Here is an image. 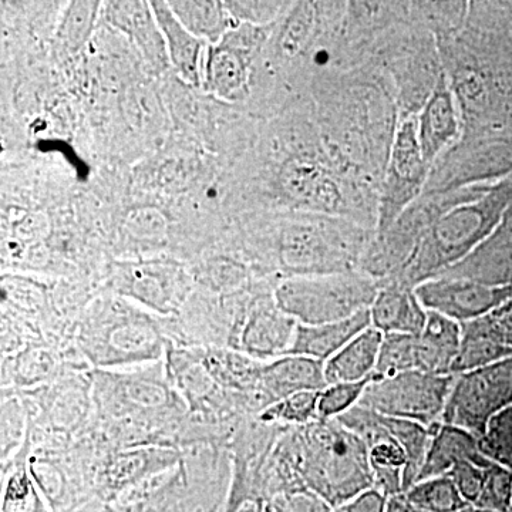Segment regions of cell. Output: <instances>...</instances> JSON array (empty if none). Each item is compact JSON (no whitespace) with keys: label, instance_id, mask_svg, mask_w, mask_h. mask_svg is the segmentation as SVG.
I'll list each match as a JSON object with an SVG mask.
<instances>
[{"label":"cell","instance_id":"6da1fadb","mask_svg":"<svg viewBox=\"0 0 512 512\" xmlns=\"http://www.w3.org/2000/svg\"><path fill=\"white\" fill-rule=\"evenodd\" d=\"M375 282L356 274L302 275L288 279L276 291V305L301 325H326L370 309Z\"/></svg>","mask_w":512,"mask_h":512},{"label":"cell","instance_id":"7a4b0ae2","mask_svg":"<svg viewBox=\"0 0 512 512\" xmlns=\"http://www.w3.org/2000/svg\"><path fill=\"white\" fill-rule=\"evenodd\" d=\"M454 380L456 375H433L421 370L372 379L359 406L433 429L443 419Z\"/></svg>","mask_w":512,"mask_h":512},{"label":"cell","instance_id":"3957f363","mask_svg":"<svg viewBox=\"0 0 512 512\" xmlns=\"http://www.w3.org/2000/svg\"><path fill=\"white\" fill-rule=\"evenodd\" d=\"M512 404V356L456 375L443 423L484 436L488 424Z\"/></svg>","mask_w":512,"mask_h":512},{"label":"cell","instance_id":"277c9868","mask_svg":"<svg viewBox=\"0 0 512 512\" xmlns=\"http://www.w3.org/2000/svg\"><path fill=\"white\" fill-rule=\"evenodd\" d=\"M316 443L313 484L330 503L342 505L372 488L375 476L365 441L346 426H326Z\"/></svg>","mask_w":512,"mask_h":512},{"label":"cell","instance_id":"5b68a950","mask_svg":"<svg viewBox=\"0 0 512 512\" xmlns=\"http://www.w3.org/2000/svg\"><path fill=\"white\" fill-rule=\"evenodd\" d=\"M430 164L421 151L417 120L407 117L394 131L380 191L377 232L384 237L416 201L429 177Z\"/></svg>","mask_w":512,"mask_h":512},{"label":"cell","instance_id":"8992f818","mask_svg":"<svg viewBox=\"0 0 512 512\" xmlns=\"http://www.w3.org/2000/svg\"><path fill=\"white\" fill-rule=\"evenodd\" d=\"M266 37L264 26L242 25L229 30L218 45L210 47L204 64V82L215 96L239 100L248 89L249 66Z\"/></svg>","mask_w":512,"mask_h":512},{"label":"cell","instance_id":"52a82bcc","mask_svg":"<svg viewBox=\"0 0 512 512\" xmlns=\"http://www.w3.org/2000/svg\"><path fill=\"white\" fill-rule=\"evenodd\" d=\"M426 311L464 323L474 322L510 295V289L466 278L426 279L414 289Z\"/></svg>","mask_w":512,"mask_h":512},{"label":"cell","instance_id":"ba28073f","mask_svg":"<svg viewBox=\"0 0 512 512\" xmlns=\"http://www.w3.org/2000/svg\"><path fill=\"white\" fill-rule=\"evenodd\" d=\"M340 229L322 227L311 222H298L284 231L281 241L282 259L289 268L316 275L345 274L349 264L345 245H336Z\"/></svg>","mask_w":512,"mask_h":512},{"label":"cell","instance_id":"9c48e42d","mask_svg":"<svg viewBox=\"0 0 512 512\" xmlns=\"http://www.w3.org/2000/svg\"><path fill=\"white\" fill-rule=\"evenodd\" d=\"M104 16L113 28L134 43L151 69L163 72L170 66L167 45L153 8L147 2H107Z\"/></svg>","mask_w":512,"mask_h":512},{"label":"cell","instance_id":"30bf717a","mask_svg":"<svg viewBox=\"0 0 512 512\" xmlns=\"http://www.w3.org/2000/svg\"><path fill=\"white\" fill-rule=\"evenodd\" d=\"M417 133L423 156L431 164L460 133V119L456 97L441 74L431 92L429 100L417 120Z\"/></svg>","mask_w":512,"mask_h":512},{"label":"cell","instance_id":"8fae6325","mask_svg":"<svg viewBox=\"0 0 512 512\" xmlns=\"http://www.w3.org/2000/svg\"><path fill=\"white\" fill-rule=\"evenodd\" d=\"M372 326L370 309L356 313L339 322L326 323V325H301L298 323L293 333L289 356L309 357L326 363L336 353L356 338L363 330Z\"/></svg>","mask_w":512,"mask_h":512},{"label":"cell","instance_id":"7c38bea8","mask_svg":"<svg viewBox=\"0 0 512 512\" xmlns=\"http://www.w3.org/2000/svg\"><path fill=\"white\" fill-rule=\"evenodd\" d=\"M281 184L292 201L308 210L336 212L342 207L338 181L322 165L292 161L282 171Z\"/></svg>","mask_w":512,"mask_h":512},{"label":"cell","instance_id":"4fadbf2b","mask_svg":"<svg viewBox=\"0 0 512 512\" xmlns=\"http://www.w3.org/2000/svg\"><path fill=\"white\" fill-rule=\"evenodd\" d=\"M463 461L491 463L490 458L481 450L480 439L458 427L441 423L433 430L426 461L421 468L419 481L448 476L457 464Z\"/></svg>","mask_w":512,"mask_h":512},{"label":"cell","instance_id":"5bb4252c","mask_svg":"<svg viewBox=\"0 0 512 512\" xmlns=\"http://www.w3.org/2000/svg\"><path fill=\"white\" fill-rule=\"evenodd\" d=\"M463 325L437 312L427 311L423 332L417 336L419 370L433 375H453L460 353Z\"/></svg>","mask_w":512,"mask_h":512},{"label":"cell","instance_id":"9a60e30c","mask_svg":"<svg viewBox=\"0 0 512 512\" xmlns=\"http://www.w3.org/2000/svg\"><path fill=\"white\" fill-rule=\"evenodd\" d=\"M150 5L163 32L170 63L185 82L197 86L204 76L202 55H204L205 42L184 28L168 2L154 0Z\"/></svg>","mask_w":512,"mask_h":512},{"label":"cell","instance_id":"2e32d148","mask_svg":"<svg viewBox=\"0 0 512 512\" xmlns=\"http://www.w3.org/2000/svg\"><path fill=\"white\" fill-rule=\"evenodd\" d=\"M372 326L383 335L403 333L420 335L427 322V311L421 305L416 292L406 286H389L377 293L370 306Z\"/></svg>","mask_w":512,"mask_h":512},{"label":"cell","instance_id":"e0dca14e","mask_svg":"<svg viewBox=\"0 0 512 512\" xmlns=\"http://www.w3.org/2000/svg\"><path fill=\"white\" fill-rule=\"evenodd\" d=\"M384 335L380 330L367 328L350 340L340 352L325 363L326 384L356 383L375 375Z\"/></svg>","mask_w":512,"mask_h":512},{"label":"cell","instance_id":"ac0fdd59","mask_svg":"<svg viewBox=\"0 0 512 512\" xmlns=\"http://www.w3.org/2000/svg\"><path fill=\"white\" fill-rule=\"evenodd\" d=\"M264 382L276 399L282 400L301 392L326 389L325 365L302 356H288L264 370Z\"/></svg>","mask_w":512,"mask_h":512},{"label":"cell","instance_id":"d6986e66","mask_svg":"<svg viewBox=\"0 0 512 512\" xmlns=\"http://www.w3.org/2000/svg\"><path fill=\"white\" fill-rule=\"evenodd\" d=\"M185 29L202 42L218 45L229 30L234 29V19L224 2L214 0H173L168 2Z\"/></svg>","mask_w":512,"mask_h":512},{"label":"cell","instance_id":"ffe728a7","mask_svg":"<svg viewBox=\"0 0 512 512\" xmlns=\"http://www.w3.org/2000/svg\"><path fill=\"white\" fill-rule=\"evenodd\" d=\"M293 319L281 309H269L256 313L245 330V343L258 353H274L282 348H291Z\"/></svg>","mask_w":512,"mask_h":512},{"label":"cell","instance_id":"44dd1931","mask_svg":"<svg viewBox=\"0 0 512 512\" xmlns=\"http://www.w3.org/2000/svg\"><path fill=\"white\" fill-rule=\"evenodd\" d=\"M510 356L511 350L504 348L497 339L485 333L477 320L464 323L463 339L460 353L454 363L453 375H461Z\"/></svg>","mask_w":512,"mask_h":512},{"label":"cell","instance_id":"7402d4cb","mask_svg":"<svg viewBox=\"0 0 512 512\" xmlns=\"http://www.w3.org/2000/svg\"><path fill=\"white\" fill-rule=\"evenodd\" d=\"M403 497L413 510L420 512H460L470 505L448 476L420 481Z\"/></svg>","mask_w":512,"mask_h":512},{"label":"cell","instance_id":"603a6c76","mask_svg":"<svg viewBox=\"0 0 512 512\" xmlns=\"http://www.w3.org/2000/svg\"><path fill=\"white\" fill-rule=\"evenodd\" d=\"M417 336L403 335V333L384 335L372 379H383V377L399 375L409 370H419Z\"/></svg>","mask_w":512,"mask_h":512},{"label":"cell","instance_id":"cb8c5ba5","mask_svg":"<svg viewBox=\"0 0 512 512\" xmlns=\"http://www.w3.org/2000/svg\"><path fill=\"white\" fill-rule=\"evenodd\" d=\"M480 444L491 461L512 470V404L490 421Z\"/></svg>","mask_w":512,"mask_h":512},{"label":"cell","instance_id":"d4e9b609","mask_svg":"<svg viewBox=\"0 0 512 512\" xmlns=\"http://www.w3.org/2000/svg\"><path fill=\"white\" fill-rule=\"evenodd\" d=\"M100 3L97 2H73L70 3L60 26V37L64 45L76 50L89 39Z\"/></svg>","mask_w":512,"mask_h":512},{"label":"cell","instance_id":"484cf974","mask_svg":"<svg viewBox=\"0 0 512 512\" xmlns=\"http://www.w3.org/2000/svg\"><path fill=\"white\" fill-rule=\"evenodd\" d=\"M512 501V470L493 463L487 468L480 497L474 507L494 512H510Z\"/></svg>","mask_w":512,"mask_h":512},{"label":"cell","instance_id":"4316f807","mask_svg":"<svg viewBox=\"0 0 512 512\" xmlns=\"http://www.w3.org/2000/svg\"><path fill=\"white\" fill-rule=\"evenodd\" d=\"M370 380L372 379L326 386V389L319 394L318 416L323 419H332V417L339 419L343 414L355 409L356 406H359L360 399H362Z\"/></svg>","mask_w":512,"mask_h":512},{"label":"cell","instance_id":"83f0119b","mask_svg":"<svg viewBox=\"0 0 512 512\" xmlns=\"http://www.w3.org/2000/svg\"><path fill=\"white\" fill-rule=\"evenodd\" d=\"M320 392H301L279 400L264 414L265 420H285L303 423L318 416Z\"/></svg>","mask_w":512,"mask_h":512},{"label":"cell","instance_id":"f1b7e54d","mask_svg":"<svg viewBox=\"0 0 512 512\" xmlns=\"http://www.w3.org/2000/svg\"><path fill=\"white\" fill-rule=\"evenodd\" d=\"M313 5L311 3H299L288 20L281 35V49L285 55L293 56L308 42L313 28Z\"/></svg>","mask_w":512,"mask_h":512},{"label":"cell","instance_id":"f546056e","mask_svg":"<svg viewBox=\"0 0 512 512\" xmlns=\"http://www.w3.org/2000/svg\"><path fill=\"white\" fill-rule=\"evenodd\" d=\"M493 463L494 461L488 464L476 463V461H463V463L457 464L448 474V477L454 481L457 490L460 491L461 497L466 500L467 504H476L481 490H483L487 468Z\"/></svg>","mask_w":512,"mask_h":512},{"label":"cell","instance_id":"4dcf8cb0","mask_svg":"<svg viewBox=\"0 0 512 512\" xmlns=\"http://www.w3.org/2000/svg\"><path fill=\"white\" fill-rule=\"evenodd\" d=\"M168 276L161 268H143L136 272V281H134L133 292L143 301L153 303L156 306H165L167 309L173 296L164 292L163 279Z\"/></svg>","mask_w":512,"mask_h":512},{"label":"cell","instance_id":"1f68e13d","mask_svg":"<svg viewBox=\"0 0 512 512\" xmlns=\"http://www.w3.org/2000/svg\"><path fill=\"white\" fill-rule=\"evenodd\" d=\"M224 5L232 19L255 26H264L279 10V3L269 2H224Z\"/></svg>","mask_w":512,"mask_h":512},{"label":"cell","instance_id":"d6a6232c","mask_svg":"<svg viewBox=\"0 0 512 512\" xmlns=\"http://www.w3.org/2000/svg\"><path fill=\"white\" fill-rule=\"evenodd\" d=\"M127 227L140 238H154L164 231L163 215L156 210H138L130 214Z\"/></svg>","mask_w":512,"mask_h":512},{"label":"cell","instance_id":"836d02e7","mask_svg":"<svg viewBox=\"0 0 512 512\" xmlns=\"http://www.w3.org/2000/svg\"><path fill=\"white\" fill-rule=\"evenodd\" d=\"M389 498L380 490L370 488L348 503L339 505L335 512H386Z\"/></svg>","mask_w":512,"mask_h":512},{"label":"cell","instance_id":"e575fe53","mask_svg":"<svg viewBox=\"0 0 512 512\" xmlns=\"http://www.w3.org/2000/svg\"><path fill=\"white\" fill-rule=\"evenodd\" d=\"M386 512H413V508L407 504V501L404 500L403 495H397V497L389 498Z\"/></svg>","mask_w":512,"mask_h":512},{"label":"cell","instance_id":"d590c367","mask_svg":"<svg viewBox=\"0 0 512 512\" xmlns=\"http://www.w3.org/2000/svg\"><path fill=\"white\" fill-rule=\"evenodd\" d=\"M460 512H494L490 510H484V508L474 507V505H468V507L464 508Z\"/></svg>","mask_w":512,"mask_h":512},{"label":"cell","instance_id":"8d00e7d4","mask_svg":"<svg viewBox=\"0 0 512 512\" xmlns=\"http://www.w3.org/2000/svg\"><path fill=\"white\" fill-rule=\"evenodd\" d=\"M510 512H512V501H511V507H510Z\"/></svg>","mask_w":512,"mask_h":512},{"label":"cell","instance_id":"74e56055","mask_svg":"<svg viewBox=\"0 0 512 512\" xmlns=\"http://www.w3.org/2000/svg\"><path fill=\"white\" fill-rule=\"evenodd\" d=\"M413 512H420V511L413 510Z\"/></svg>","mask_w":512,"mask_h":512}]
</instances>
